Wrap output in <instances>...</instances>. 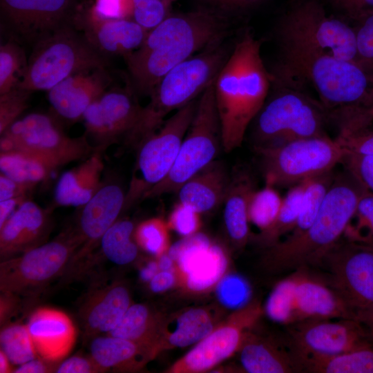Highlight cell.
I'll use <instances>...</instances> for the list:
<instances>
[{
  "instance_id": "obj_1",
  "label": "cell",
  "mask_w": 373,
  "mask_h": 373,
  "mask_svg": "<svg viewBox=\"0 0 373 373\" xmlns=\"http://www.w3.org/2000/svg\"><path fill=\"white\" fill-rule=\"evenodd\" d=\"M227 28L222 17L206 10L166 17L124 58L127 84L138 97H149L172 68L195 52L222 43Z\"/></svg>"
},
{
  "instance_id": "obj_2",
  "label": "cell",
  "mask_w": 373,
  "mask_h": 373,
  "mask_svg": "<svg viewBox=\"0 0 373 373\" xmlns=\"http://www.w3.org/2000/svg\"><path fill=\"white\" fill-rule=\"evenodd\" d=\"M272 81L262 61L260 41L246 30L215 81V99L223 150L240 146L267 97Z\"/></svg>"
},
{
  "instance_id": "obj_3",
  "label": "cell",
  "mask_w": 373,
  "mask_h": 373,
  "mask_svg": "<svg viewBox=\"0 0 373 373\" xmlns=\"http://www.w3.org/2000/svg\"><path fill=\"white\" fill-rule=\"evenodd\" d=\"M365 190L347 169L335 175L309 227L298 237L285 238L269 247L266 258L269 266L283 272L322 265L343 237Z\"/></svg>"
},
{
  "instance_id": "obj_4",
  "label": "cell",
  "mask_w": 373,
  "mask_h": 373,
  "mask_svg": "<svg viewBox=\"0 0 373 373\" xmlns=\"http://www.w3.org/2000/svg\"><path fill=\"white\" fill-rule=\"evenodd\" d=\"M229 52L222 43L208 48L169 70L157 83L142 106L131 131L123 141L137 149L165 122L166 117L196 99L216 80Z\"/></svg>"
},
{
  "instance_id": "obj_5",
  "label": "cell",
  "mask_w": 373,
  "mask_h": 373,
  "mask_svg": "<svg viewBox=\"0 0 373 373\" xmlns=\"http://www.w3.org/2000/svg\"><path fill=\"white\" fill-rule=\"evenodd\" d=\"M283 47L280 74L308 83L325 108L339 117L368 108L373 83L358 64L320 52Z\"/></svg>"
},
{
  "instance_id": "obj_6",
  "label": "cell",
  "mask_w": 373,
  "mask_h": 373,
  "mask_svg": "<svg viewBox=\"0 0 373 373\" xmlns=\"http://www.w3.org/2000/svg\"><path fill=\"white\" fill-rule=\"evenodd\" d=\"M264 310L286 326L310 320L355 318L354 311L331 286L327 278L302 267L278 282Z\"/></svg>"
},
{
  "instance_id": "obj_7",
  "label": "cell",
  "mask_w": 373,
  "mask_h": 373,
  "mask_svg": "<svg viewBox=\"0 0 373 373\" xmlns=\"http://www.w3.org/2000/svg\"><path fill=\"white\" fill-rule=\"evenodd\" d=\"M99 66H109V59L75 26H68L32 46L19 88L32 93L48 91L74 73Z\"/></svg>"
},
{
  "instance_id": "obj_8",
  "label": "cell",
  "mask_w": 373,
  "mask_h": 373,
  "mask_svg": "<svg viewBox=\"0 0 373 373\" xmlns=\"http://www.w3.org/2000/svg\"><path fill=\"white\" fill-rule=\"evenodd\" d=\"M82 245L75 228L70 227L51 241L9 259L1 260L0 291L31 298L62 276Z\"/></svg>"
},
{
  "instance_id": "obj_9",
  "label": "cell",
  "mask_w": 373,
  "mask_h": 373,
  "mask_svg": "<svg viewBox=\"0 0 373 373\" xmlns=\"http://www.w3.org/2000/svg\"><path fill=\"white\" fill-rule=\"evenodd\" d=\"M265 184L292 186L333 171L343 162L345 151L337 139L321 135L255 148Z\"/></svg>"
},
{
  "instance_id": "obj_10",
  "label": "cell",
  "mask_w": 373,
  "mask_h": 373,
  "mask_svg": "<svg viewBox=\"0 0 373 373\" xmlns=\"http://www.w3.org/2000/svg\"><path fill=\"white\" fill-rule=\"evenodd\" d=\"M215 81L198 99L193 118L172 169L162 181L144 194L142 199L176 193L186 181L216 160L221 148L223 149L215 99Z\"/></svg>"
},
{
  "instance_id": "obj_11",
  "label": "cell",
  "mask_w": 373,
  "mask_h": 373,
  "mask_svg": "<svg viewBox=\"0 0 373 373\" xmlns=\"http://www.w3.org/2000/svg\"><path fill=\"white\" fill-rule=\"evenodd\" d=\"M11 149L31 153L54 170L97 151L85 134L70 137L54 114L39 112L21 117L1 135L0 151Z\"/></svg>"
},
{
  "instance_id": "obj_12",
  "label": "cell",
  "mask_w": 373,
  "mask_h": 373,
  "mask_svg": "<svg viewBox=\"0 0 373 373\" xmlns=\"http://www.w3.org/2000/svg\"><path fill=\"white\" fill-rule=\"evenodd\" d=\"M283 46L294 47L353 61L356 56L354 28L328 16L318 0L294 5L280 24Z\"/></svg>"
},
{
  "instance_id": "obj_13",
  "label": "cell",
  "mask_w": 373,
  "mask_h": 373,
  "mask_svg": "<svg viewBox=\"0 0 373 373\" xmlns=\"http://www.w3.org/2000/svg\"><path fill=\"white\" fill-rule=\"evenodd\" d=\"M325 113L322 104L298 90H280L265 102L254 119V149L325 135Z\"/></svg>"
},
{
  "instance_id": "obj_14",
  "label": "cell",
  "mask_w": 373,
  "mask_h": 373,
  "mask_svg": "<svg viewBox=\"0 0 373 373\" xmlns=\"http://www.w3.org/2000/svg\"><path fill=\"white\" fill-rule=\"evenodd\" d=\"M197 103L196 99L176 111L137 148L135 173L126 191V209L166 177L192 122Z\"/></svg>"
},
{
  "instance_id": "obj_15",
  "label": "cell",
  "mask_w": 373,
  "mask_h": 373,
  "mask_svg": "<svg viewBox=\"0 0 373 373\" xmlns=\"http://www.w3.org/2000/svg\"><path fill=\"white\" fill-rule=\"evenodd\" d=\"M75 0H1V21L10 39L33 46L71 26L79 13Z\"/></svg>"
},
{
  "instance_id": "obj_16",
  "label": "cell",
  "mask_w": 373,
  "mask_h": 373,
  "mask_svg": "<svg viewBox=\"0 0 373 373\" xmlns=\"http://www.w3.org/2000/svg\"><path fill=\"white\" fill-rule=\"evenodd\" d=\"M142 106L129 85L112 86L86 110L82 116L85 135L97 151L124 140L139 116Z\"/></svg>"
},
{
  "instance_id": "obj_17",
  "label": "cell",
  "mask_w": 373,
  "mask_h": 373,
  "mask_svg": "<svg viewBox=\"0 0 373 373\" xmlns=\"http://www.w3.org/2000/svg\"><path fill=\"white\" fill-rule=\"evenodd\" d=\"M262 314V308L255 302L238 309L227 321L214 328L176 361L169 372L197 373L212 369L240 350L249 329Z\"/></svg>"
},
{
  "instance_id": "obj_18",
  "label": "cell",
  "mask_w": 373,
  "mask_h": 373,
  "mask_svg": "<svg viewBox=\"0 0 373 373\" xmlns=\"http://www.w3.org/2000/svg\"><path fill=\"white\" fill-rule=\"evenodd\" d=\"M331 286L355 311L373 307V251L347 240L339 241L323 264Z\"/></svg>"
},
{
  "instance_id": "obj_19",
  "label": "cell",
  "mask_w": 373,
  "mask_h": 373,
  "mask_svg": "<svg viewBox=\"0 0 373 373\" xmlns=\"http://www.w3.org/2000/svg\"><path fill=\"white\" fill-rule=\"evenodd\" d=\"M287 328L291 346L303 354H335L373 345L369 331L355 318L310 320Z\"/></svg>"
},
{
  "instance_id": "obj_20",
  "label": "cell",
  "mask_w": 373,
  "mask_h": 373,
  "mask_svg": "<svg viewBox=\"0 0 373 373\" xmlns=\"http://www.w3.org/2000/svg\"><path fill=\"white\" fill-rule=\"evenodd\" d=\"M126 191L119 184L106 182L81 207L75 228L82 245L70 260L64 276L77 271L99 247L104 233L126 208Z\"/></svg>"
},
{
  "instance_id": "obj_21",
  "label": "cell",
  "mask_w": 373,
  "mask_h": 373,
  "mask_svg": "<svg viewBox=\"0 0 373 373\" xmlns=\"http://www.w3.org/2000/svg\"><path fill=\"white\" fill-rule=\"evenodd\" d=\"M185 286L193 291L209 289L224 276L227 259L222 249L201 233L184 238L168 250Z\"/></svg>"
},
{
  "instance_id": "obj_22",
  "label": "cell",
  "mask_w": 373,
  "mask_h": 373,
  "mask_svg": "<svg viewBox=\"0 0 373 373\" xmlns=\"http://www.w3.org/2000/svg\"><path fill=\"white\" fill-rule=\"evenodd\" d=\"M109 66L83 70L68 77L48 91L52 113L60 120L75 122L87 108L113 85Z\"/></svg>"
},
{
  "instance_id": "obj_23",
  "label": "cell",
  "mask_w": 373,
  "mask_h": 373,
  "mask_svg": "<svg viewBox=\"0 0 373 373\" xmlns=\"http://www.w3.org/2000/svg\"><path fill=\"white\" fill-rule=\"evenodd\" d=\"M131 305L128 288L122 283H95L82 299L78 317L84 338L90 340L109 334Z\"/></svg>"
},
{
  "instance_id": "obj_24",
  "label": "cell",
  "mask_w": 373,
  "mask_h": 373,
  "mask_svg": "<svg viewBox=\"0 0 373 373\" xmlns=\"http://www.w3.org/2000/svg\"><path fill=\"white\" fill-rule=\"evenodd\" d=\"M50 211L35 202H23L0 227V258L9 259L48 242L52 229Z\"/></svg>"
},
{
  "instance_id": "obj_25",
  "label": "cell",
  "mask_w": 373,
  "mask_h": 373,
  "mask_svg": "<svg viewBox=\"0 0 373 373\" xmlns=\"http://www.w3.org/2000/svg\"><path fill=\"white\" fill-rule=\"evenodd\" d=\"M40 358L57 363L72 350L77 338L76 327L65 312L50 307L36 309L26 324Z\"/></svg>"
},
{
  "instance_id": "obj_26",
  "label": "cell",
  "mask_w": 373,
  "mask_h": 373,
  "mask_svg": "<svg viewBox=\"0 0 373 373\" xmlns=\"http://www.w3.org/2000/svg\"><path fill=\"white\" fill-rule=\"evenodd\" d=\"M76 27L108 59L112 56L125 58L141 46L148 32L131 19L95 21L80 15Z\"/></svg>"
},
{
  "instance_id": "obj_27",
  "label": "cell",
  "mask_w": 373,
  "mask_h": 373,
  "mask_svg": "<svg viewBox=\"0 0 373 373\" xmlns=\"http://www.w3.org/2000/svg\"><path fill=\"white\" fill-rule=\"evenodd\" d=\"M240 360L249 373L301 372L296 354L287 338L285 345L248 332L240 349Z\"/></svg>"
},
{
  "instance_id": "obj_28",
  "label": "cell",
  "mask_w": 373,
  "mask_h": 373,
  "mask_svg": "<svg viewBox=\"0 0 373 373\" xmlns=\"http://www.w3.org/2000/svg\"><path fill=\"white\" fill-rule=\"evenodd\" d=\"M230 180L224 164L215 160L180 187L178 202L200 214L214 211L222 204Z\"/></svg>"
},
{
  "instance_id": "obj_29",
  "label": "cell",
  "mask_w": 373,
  "mask_h": 373,
  "mask_svg": "<svg viewBox=\"0 0 373 373\" xmlns=\"http://www.w3.org/2000/svg\"><path fill=\"white\" fill-rule=\"evenodd\" d=\"M103 153L96 151L79 165L61 175L54 193L57 206L81 207L92 198L104 184Z\"/></svg>"
},
{
  "instance_id": "obj_30",
  "label": "cell",
  "mask_w": 373,
  "mask_h": 373,
  "mask_svg": "<svg viewBox=\"0 0 373 373\" xmlns=\"http://www.w3.org/2000/svg\"><path fill=\"white\" fill-rule=\"evenodd\" d=\"M255 189L247 171H239L231 177L222 203L223 219L229 238L238 245H243L249 237V205Z\"/></svg>"
},
{
  "instance_id": "obj_31",
  "label": "cell",
  "mask_w": 373,
  "mask_h": 373,
  "mask_svg": "<svg viewBox=\"0 0 373 373\" xmlns=\"http://www.w3.org/2000/svg\"><path fill=\"white\" fill-rule=\"evenodd\" d=\"M90 355L106 372L136 370L155 356L151 350L143 345L108 334L91 339Z\"/></svg>"
},
{
  "instance_id": "obj_32",
  "label": "cell",
  "mask_w": 373,
  "mask_h": 373,
  "mask_svg": "<svg viewBox=\"0 0 373 373\" xmlns=\"http://www.w3.org/2000/svg\"><path fill=\"white\" fill-rule=\"evenodd\" d=\"M294 351L301 372L373 373V345L335 354H303Z\"/></svg>"
},
{
  "instance_id": "obj_33",
  "label": "cell",
  "mask_w": 373,
  "mask_h": 373,
  "mask_svg": "<svg viewBox=\"0 0 373 373\" xmlns=\"http://www.w3.org/2000/svg\"><path fill=\"white\" fill-rule=\"evenodd\" d=\"M162 327L158 316L144 304H131L108 335L132 341L157 354Z\"/></svg>"
},
{
  "instance_id": "obj_34",
  "label": "cell",
  "mask_w": 373,
  "mask_h": 373,
  "mask_svg": "<svg viewBox=\"0 0 373 373\" xmlns=\"http://www.w3.org/2000/svg\"><path fill=\"white\" fill-rule=\"evenodd\" d=\"M214 329V321L208 310L192 308L179 315L170 331H162L157 351L167 347H184L198 343Z\"/></svg>"
},
{
  "instance_id": "obj_35",
  "label": "cell",
  "mask_w": 373,
  "mask_h": 373,
  "mask_svg": "<svg viewBox=\"0 0 373 373\" xmlns=\"http://www.w3.org/2000/svg\"><path fill=\"white\" fill-rule=\"evenodd\" d=\"M1 173L23 184L36 186L55 170L39 157L17 149L0 151Z\"/></svg>"
},
{
  "instance_id": "obj_36",
  "label": "cell",
  "mask_w": 373,
  "mask_h": 373,
  "mask_svg": "<svg viewBox=\"0 0 373 373\" xmlns=\"http://www.w3.org/2000/svg\"><path fill=\"white\" fill-rule=\"evenodd\" d=\"M135 229L131 220L118 219L102 238L99 254L117 265H126L133 262L140 248L135 238Z\"/></svg>"
},
{
  "instance_id": "obj_37",
  "label": "cell",
  "mask_w": 373,
  "mask_h": 373,
  "mask_svg": "<svg viewBox=\"0 0 373 373\" xmlns=\"http://www.w3.org/2000/svg\"><path fill=\"white\" fill-rule=\"evenodd\" d=\"M305 181L289 187L283 198L278 213L265 230L261 231L256 239L262 245L271 247L281 240V237L288 235L297 220L303 200Z\"/></svg>"
},
{
  "instance_id": "obj_38",
  "label": "cell",
  "mask_w": 373,
  "mask_h": 373,
  "mask_svg": "<svg viewBox=\"0 0 373 373\" xmlns=\"http://www.w3.org/2000/svg\"><path fill=\"white\" fill-rule=\"evenodd\" d=\"M0 345L11 364L19 365L38 355L26 325L12 323L1 327Z\"/></svg>"
},
{
  "instance_id": "obj_39",
  "label": "cell",
  "mask_w": 373,
  "mask_h": 373,
  "mask_svg": "<svg viewBox=\"0 0 373 373\" xmlns=\"http://www.w3.org/2000/svg\"><path fill=\"white\" fill-rule=\"evenodd\" d=\"M28 59L20 44L10 39L0 46V95L19 88Z\"/></svg>"
},
{
  "instance_id": "obj_40",
  "label": "cell",
  "mask_w": 373,
  "mask_h": 373,
  "mask_svg": "<svg viewBox=\"0 0 373 373\" xmlns=\"http://www.w3.org/2000/svg\"><path fill=\"white\" fill-rule=\"evenodd\" d=\"M283 198L276 188L268 184L253 192L249 205V222L260 231L265 230L276 219L281 206Z\"/></svg>"
},
{
  "instance_id": "obj_41",
  "label": "cell",
  "mask_w": 373,
  "mask_h": 373,
  "mask_svg": "<svg viewBox=\"0 0 373 373\" xmlns=\"http://www.w3.org/2000/svg\"><path fill=\"white\" fill-rule=\"evenodd\" d=\"M345 240L359 245L373 243V193L365 190L345 229Z\"/></svg>"
},
{
  "instance_id": "obj_42",
  "label": "cell",
  "mask_w": 373,
  "mask_h": 373,
  "mask_svg": "<svg viewBox=\"0 0 373 373\" xmlns=\"http://www.w3.org/2000/svg\"><path fill=\"white\" fill-rule=\"evenodd\" d=\"M167 222L160 218L142 221L135 229V238L139 247L146 252L160 257L169 249Z\"/></svg>"
},
{
  "instance_id": "obj_43",
  "label": "cell",
  "mask_w": 373,
  "mask_h": 373,
  "mask_svg": "<svg viewBox=\"0 0 373 373\" xmlns=\"http://www.w3.org/2000/svg\"><path fill=\"white\" fill-rule=\"evenodd\" d=\"M353 28L356 45L355 62L373 83V11L363 15L356 19Z\"/></svg>"
},
{
  "instance_id": "obj_44",
  "label": "cell",
  "mask_w": 373,
  "mask_h": 373,
  "mask_svg": "<svg viewBox=\"0 0 373 373\" xmlns=\"http://www.w3.org/2000/svg\"><path fill=\"white\" fill-rule=\"evenodd\" d=\"M32 92L20 88L0 95V135L27 109Z\"/></svg>"
},
{
  "instance_id": "obj_45",
  "label": "cell",
  "mask_w": 373,
  "mask_h": 373,
  "mask_svg": "<svg viewBox=\"0 0 373 373\" xmlns=\"http://www.w3.org/2000/svg\"><path fill=\"white\" fill-rule=\"evenodd\" d=\"M216 295L224 306L238 309L247 304L248 289L240 278L234 274H228L218 283Z\"/></svg>"
},
{
  "instance_id": "obj_46",
  "label": "cell",
  "mask_w": 373,
  "mask_h": 373,
  "mask_svg": "<svg viewBox=\"0 0 373 373\" xmlns=\"http://www.w3.org/2000/svg\"><path fill=\"white\" fill-rule=\"evenodd\" d=\"M133 20L149 31L166 17L165 0H132Z\"/></svg>"
},
{
  "instance_id": "obj_47",
  "label": "cell",
  "mask_w": 373,
  "mask_h": 373,
  "mask_svg": "<svg viewBox=\"0 0 373 373\" xmlns=\"http://www.w3.org/2000/svg\"><path fill=\"white\" fill-rule=\"evenodd\" d=\"M200 215L190 207L178 202L170 213L167 223L169 228L186 238L198 233Z\"/></svg>"
},
{
  "instance_id": "obj_48",
  "label": "cell",
  "mask_w": 373,
  "mask_h": 373,
  "mask_svg": "<svg viewBox=\"0 0 373 373\" xmlns=\"http://www.w3.org/2000/svg\"><path fill=\"white\" fill-rule=\"evenodd\" d=\"M84 17L95 21L131 19L133 1L96 0L89 13Z\"/></svg>"
},
{
  "instance_id": "obj_49",
  "label": "cell",
  "mask_w": 373,
  "mask_h": 373,
  "mask_svg": "<svg viewBox=\"0 0 373 373\" xmlns=\"http://www.w3.org/2000/svg\"><path fill=\"white\" fill-rule=\"evenodd\" d=\"M336 139L346 155H373V130L369 126L354 131L340 132Z\"/></svg>"
},
{
  "instance_id": "obj_50",
  "label": "cell",
  "mask_w": 373,
  "mask_h": 373,
  "mask_svg": "<svg viewBox=\"0 0 373 373\" xmlns=\"http://www.w3.org/2000/svg\"><path fill=\"white\" fill-rule=\"evenodd\" d=\"M343 163L364 188L373 193V155L347 154Z\"/></svg>"
},
{
  "instance_id": "obj_51",
  "label": "cell",
  "mask_w": 373,
  "mask_h": 373,
  "mask_svg": "<svg viewBox=\"0 0 373 373\" xmlns=\"http://www.w3.org/2000/svg\"><path fill=\"white\" fill-rule=\"evenodd\" d=\"M106 370L99 366L91 357L80 355L73 356L57 364V373H98Z\"/></svg>"
},
{
  "instance_id": "obj_52",
  "label": "cell",
  "mask_w": 373,
  "mask_h": 373,
  "mask_svg": "<svg viewBox=\"0 0 373 373\" xmlns=\"http://www.w3.org/2000/svg\"><path fill=\"white\" fill-rule=\"evenodd\" d=\"M35 186L17 182L9 177L0 174V201L23 198L28 200V194Z\"/></svg>"
},
{
  "instance_id": "obj_53",
  "label": "cell",
  "mask_w": 373,
  "mask_h": 373,
  "mask_svg": "<svg viewBox=\"0 0 373 373\" xmlns=\"http://www.w3.org/2000/svg\"><path fill=\"white\" fill-rule=\"evenodd\" d=\"M339 10L353 19L373 11V0H330Z\"/></svg>"
},
{
  "instance_id": "obj_54",
  "label": "cell",
  "mask_w": 373,
  "mask_h": 373,
  "mask_svg": "<svg viewBox=\"0 0 373 373\" xmlns=\"http://www.w3.org/2000/svg\"><path fill=\"white\" fill-rule=\"evenodd\" d=\"M41 359L34 358L28 361L15 369L12 372L15 373H46L55 372L57 364Z\"/></svg>"
},
{
  "instance_id": "obj_55",
  "label": "cell",
  "mask_w": 373,
  "mask_h": 373,
  "mask_svg": "<svg viewBox=\"0 0 373 373\" xmlns=\"http://www.w3.org/2000/svg\"><path fill=\"white\" fill-rule=\"evenodd\" d=\"M175 283L173 271H160L150 280V288L153 292L160 293L171 288Z\"/></svg>"
},
{
  "instance_id": "obj_56",
  "label": "cell",
  "mask_w": 373,
  "mask_h": 373,
  "mask_svg": "<svg viewBox=\"0 0 373 373\" xmlns=\"http://www.w3.org/2000/svg\"><path fill=\"white\" fill-rule=\"evenodd\" d=\"M26 200H28L23 198H12L0 201V227H1L16 209Z\"/></svg>"
},
{
  "instance_id": "obj_57",
  "label": "cell",
  "mask_w": 373,
  "mask_h": 373,
  "mask_svg": "<svg viewBox=\"0 0 373 373\" xmlns=\"http://www.w3.org/2000/svg\"><path fill=\"white\" fill-rule=\"evenodd\" d=\"M214 5L231 10L251 6L262 0H209Z\"/></svg>"
},
{
  "instance_id": "obj_58",
  "label": "cell",
  "mask_w": 373,
  "mask_h": 373,
  "mask_svg": "<svg viewBox=\"0 0 373 373\" xmlns=\"http://www.w3.org/2000/svg\"><path fill=\"white\" fill-rule=\"evenodd\" d=\"M354 315L355 319L367 329L373 340V307L356 309Z\"/></svg>"
},
{
  "instance_id": "obj_59",
  "label": "cell",
  "mask_w": 373,
  "mask_h": 373,
  "mask_svg": "<svg viewBox=\"0 0 373 373\" xmlns=\"http://www.w3.org/2000/svg\"><path fill=\"white\" fill-rule=\"evenodd\" d=\"M174 260L168 253H165L159 257L157 262L160 271H173Z\"/></svg>"
},
{
  "instance_id": "obj_60",
  "label": "cell",
  "mask_w": 373,
  "mask_h": 373,
  "mask_svg": "<svg viewBox=\"0 0 373 373\" xmlns=\"http://www.w3.org/2000/svg\"><path fill=\"white\" fill-rule=\"evenodd\" d=\"M158 270L160 269L157 263L152 262L142 271L141 276L145 280H151L158 272Z\"/></svg>"
},
{
  "instance_id": "obj_61",
  "label": "cell",
  "mask_w": 373,
  "mask_h": 373,
  "mask_svg": "<svg viewBox=\"0 0 373 373\" xmlns=\"http://www.w3.org/2000/svg\"><path fill=\"white\" fill-rule=\"evenodd\" d=\"M10 361L6 354L0 351V372L8 373L11 372Z\"/></svg>"
},
{
  "instance_id": "obj_62",
  "label": "cell",
  "mask_w": 373,
  "mask_h": 373,
  "mask_svg": "<svg viewBox=\"0 0 373 373\" xmlns=\"http://www.w3.org/2000/svg\"><path fill=\"white\" fill-rule=\"evenodd\" d=\"M369 108L373 113V90L370 96V102H369Z\"/></svg>"
},
{
  "instance_id": "obj_63",
  "label": "cell",
  "mask_w": 373,
  "mask_h": 373,
  "mask_svg": "<svg viewBox=\"0 0 373 373\" xmlns=\"http://www.w3.org/2000/svg\"><path fill=\"white\" fill-rule=\"evenodd\" d=\"M358 245H359V244H358ZM361 245V246H363V247H365V248H367V249H368L373 251V243L368 244V245Z\"/></svg>"
},
{
  "instance_id": "obj_64",
  "label": "cell",
  "mask_w": 373,
  "mask_h": 373,
  "mask_svg": "<svg viewBox=\"0 0 373 373\" xmlns=\"http://www.w3.org/2000/svg\"><path fill=\"white\" fill-rule=\"evenodd\" d=\"M165 1H169V0H165Z\"/></svg>"
}]
</instances>
